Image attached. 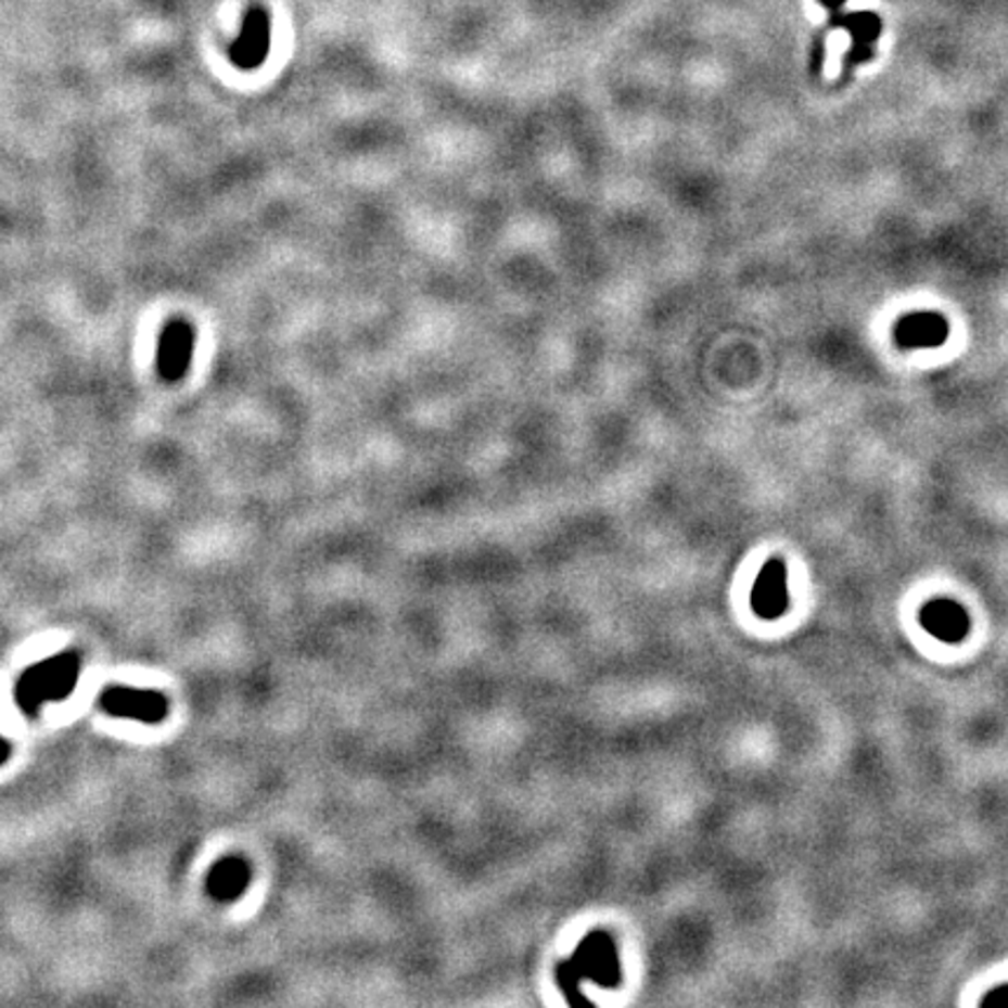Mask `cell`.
Wrapping results in <instances>:
<instances>
[{
	"mask_svg": "<svg viewBox=\"0 0 1008 1008\" xmlns=\"http://www.w3.org/2000/svg\"><path fill=\"white\" fill-rule=\"evenodd\" d=\"M77 679H80V656L66 651V654L30 665L17 681L14 701H17L26 715L34 717L40 705L50 701H64L75 689Z\"/></svg>",
	"mask_w": 1008,
	"mask_h": 1008,
	"instance_id": "6da1fadb",
	"label": "cell"
},
{
	"mask_svg": "<svg viewBox=\"0 0 1008 1008\" xmlns=\"http://www.w3.org/2000/svg\"><path fill=\"white\" fill-rule=\"evenodd\" d=\"M101 707L113 717L136 719L143 724H160L168 712V701L160 691L152 689L107 687L101 693Z\"/></svg>",
	"mask_w": 1008,
	"mask_h": 1008,
	"instance_id": "7a4b0ae2",
	"label": "cell"
},
{
	"mask_svg": "<svg viewBox=\"0 0 1008 1008\" xmlns=\"http://www.w3.org/2000/svg\"><path fill=\"white\" fill-rule=\"evenodd\" d=\"M194 353V330L190 322L174 320L168 322L162 339H160V353H157V367L164 381L176 383L180 381L192 365Z\"/></svg>",
	"mask_w": 1008,
	"mask_h": 1008,
	"instance_id": "3957f363",
	"label": "cell"
},
{
	"mask_svg": "<svg viewBox=\"0 0 1008 1008\" xmlns=\"http://www.w3.org/2000/svg\"><path fill=\"white\" fill-rule=\"evenodd\" d=\"M269 44H271V22L267 10L253 8L245 14L241 36L237 42L231 44L229 56L234 61V66L243 71H253L257 66L265 64V59L269 54Z\"/></svg>",
	"mask_w": 1008,
	"mask_h": 1008,
	"instance_id": "277c9868",
	"label": "cell"
},
{
	"mask_svg": "<svg viewBox=\"0 0 1008 1008\" xmlns=\"http://www.w3.org/2000/svg\"><path fill=\"white\" fill-rule=\"evenodd\" d=\"M247 866L239 857H227L213 866L208 876V894L215 902H234V898L247 888Z\"/></svg>",
	"mask_w": 1008,
	"mask_h": 1008,
	"instance_id": "5b68a950",
	"label": "cell"
},
{
	"mask_svg": "<svg viewBox=\"0 0 1008 1008\" xmlns=\"http://www.w3.org/2000/svg\"><path fill=\"white\" fill-rule=\"evenodd\" d=\"M898 344L904 346H934L945 339V322L939 316H910L896 330Z\"/></svg>",
	"mask_w": 1008,
	"mask_h": 1008,
	"instance_id": "8992f818",
	"label": "cell"
},
{
	"mask_svg": "<svg viewBox=\"0 0 1008 1008\" xmlns=\"http://www.w3.org/2000/svg\"><path fill=\"white\" fill-rule=\"evenodd\" d=\"M8 756H10V744H8V740L0 738V764H5Z\"/></svg>",
	"mask_w": 1008,
	"mask_h": 1008,
	"instance_id": "52a82bcc",
	"label": "cell"
},
{
	"mask_svg": "<svg viewBox=\"0 0 1008 1008\" xmlns=\"http://www.w3.org/2000/svg\"><path fill=\"white\" fill-rule=\"evenodd\" d=\"M821 3L829 5V8H839V5L843 3V0H821Z\"/></svg>",
	"mask_w": 1008,
	"mask_h": 1008,
	"instance_id": "ba28073f",
	"label": "cell"
}]
</instances>
